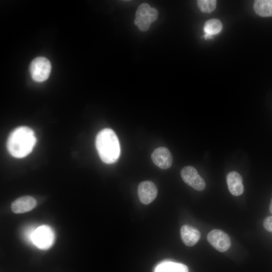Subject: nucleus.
Wrapping results in <instances>:
<instances>
[{
	"label": "nucleus",
	"instance_id": "obj_7",
	"mask_svg": "<svg viewBox=\"0 0 272 272\" xmlns=\"http://www.w3.org/2000/svg\"><path fill=\"white\" fill-rule=\"evenodd\" d=\"M180 174L184 182L195 190L202 191L205 189V182L195 168L185 166L181 170Z\"/></svg>",
	"mask_w": 272,
	"mask_h": 272
},
{
	"label": "nucleus",
	"instance_id": "obj_8",
	"mask_svg": "<svg viewBox=\"0 0 272 272\" xmlns=\"http://www.w3.org/2000/svg\"><path fill=\"white\" fill-rule=\"evenodd\" d=\"M157 193L155 184L151 181L141 182L138 186V196L141 202L144 205L152 202L156 198Z\"/></svg>",
	"mask_w": 272,
	"mask_h": 272
},
{
	"label": "nucleus",
	"instance_id": "obj_15",
	"mask_svg": "<svg viewBox=\"0 0 272 272\" xmlns=\"http://www.w3.org/2000/svg\"><path fill=\"white\" fill-rule=\"evenodd\" d=\"M222 29V24L219 20L211 19L208 20L206 22L203 27L205 38L207 39L212 35L219 33Z\"/></svg>",
	"mask_w": 272,
	"mask_h": 272
},
{
	"label": "nucleus",
	"instance_id": "obj_14",
	"mask_svg": "<svg viewBox=\"0 0 272 272\" xmlns=\"http://www.w3.org/2000/svg\"><path fill=\"white\" fill-rule=\"evenodd\" d=\"M253 8L255 12L261 17H272V0L255 1Z\"/></svg>",
	"mask_w": 272,
	"mask_h": 272
},
{
	"label": "nucleus",
	"instance_id": "obj_13",
	"mask_svg": "<svg viewBox=\"0 0 272 272\" xmlns=\"http://www.w3.org/2000/svg\"><path fill=\"white\" fill-rule=\"evenodd\" d=\"M155 272H188V268L180 263L165 261L159 264Z\"/></svg>",
	"mask_w": 272,
	"mask_h": 272
},
{
	"label": "nucleus",
	"instance_id": "obj_16",
	"mask_svg": "<svg viewBox=\"0 0 272 272\" xmlns=\"http://www.w3.org/2000/svg\"><path fill=\"white\" fill-rule=\"evenodd\" d=\"M197 6L199 10L203 13H210L216 9L217 1L215 0H199Z\"/></svg>",
	"mask_w": 272,
	"mask_h": 272
},
{
	"label": "nucleus",
	"instance_id": "obj_11",
	"mask_svg": "<svg viewBox=\"0 0 272 272\" xmlns=\"http://www.w3.org/2000/svg\"><path fill=\"white\" fill-rule=\"evenodd\" d=\"M227 184L230 193L234 196L241 195L244 191L241 176L236 171L229 173L226 177Z\"/></svg>",
	"mask_w": 272,
	"mask_h": 272
},
{
	"label": "nucleus",
	"instance_id": "obj_2",
	"mask_svg": "<svg viewBox=\"0 0 272 272\" xmlns=\"http://www.w3.org/2000/svg\"><path fill=\"white\" fill-rule=\"evenodd\" d=\"M96 149L101 160L106 164L116 162L120 155V148L118 138L110 128L101 130L97 135Z\"/></svg>",
	"mask_w": 272,
	"mask_h": 272
},
{
	"label": "nucleus",
	"instance_id": "obj_18",
	"mask_svg": "<svg viewBox=\"0 0 272 272\" xmlns=\"http://www.w3.org/2000/svg\"><path fill=\"white\" fill-rule=\"evenodd\" d=\"M269 211H270V212L272 214V198L271 199L270 205H269Z\"/></svg>",
	"mask_w": 272,
	"mask_h": 272
},
{
	"label": "nucleus",
	"instance_id": "obj_5",
	"mask_svg": "<svg viewBox=\"0 0 272 272\" xmlns=\"http://www.w3.org/2000/svg\"><path fill=\"white\" fill-rule=\"evenodd\" d=\"M54 237L51 228L47 225H42L35 229L32 237V242L39 248L47 249L52 244Z\"/></svg>",
	"mask_w": 272,
	"mask_h": 272
},
{
	"label": "nucleus",
	"instance_id": "obj_6",
	"mask_svg": "<svg viewBox=\"0 0 272 272\" xmlns=\"http://www.w3.org/2000/svg\"><path fill=\"white\" fill-rule=\"evenodd\" d=\"M209 243L218 251L223 252L231 246V240L228 235L219 229H214L208 234Z\"/></svg>",
	"mask_w": 272,
	"mask_h": 272
},
{
	"label": "nucleus",
	"instance_id": "obj_10",
	"mask_svg": "<svg viewBox=\"0 0 272 272\" xmlns=\"http://www.w3.org/2000/svg\"><path fill=\"white\" fill-rule=\"evenodd\" d=\"M36 205V199L32 196L26 195L14 200L11 204V210L16 214L24 213L32 210Z\"/></svg>",
	"mask_w": 272,
	"mask_h": 272
},
{
	"label": "nucleus",
	"instance_id": "obj_12",
	"mask_svg": "<svg viewBox=\"0 0 272 272\" xmlns=\"http://www.w3.org/2000/svg\"><path fill=\"white\" fill-rule=\"evenodd\" d=\"M180 235L182 242L188 246L195 245L200 237V232L197 229L187 225L182 226Z\"/></svg>",
	"mask_w": 272,
	"mask_h": 272
},
{
	"label": "nucleus",
	"instance_id": "obj_9",
	"mask_svg": "<svg viewBox=\"0 0 272 272\" xmlns=\"http://www.w3.org/2000/svg\"><path fill=\"white\" fill-rule=\"evenodd\" d=\"M154 164L162 169L170 168L172 163V156L169 150L165 147L155 149L151 155Z\"/></svg>",
	"mask_w": 272,
	"mask_h": 272
},
{
	"label": "nucleus",
	"instance_id": "obj_4",
	"mask_svg": "<svg viewBox=\"0 0 272 272\" xmlns=\"http://www.w3.org/2000/svg\"><path fill=\"white\" fill-rule=\"evenodd\" d=\"M51 70V65L49 60L42 56L34 58L29 67L32 78L38 82L46 80L50 75Z\"/></svg>",
	"mask_w": 272,
	"mask_h": 272
},
{
	"label": "nucleus",
	"instance_id": "obj_17",
	"mask_svg": "<svg viewBox=\"0 0 272 272\" xmlns=\"http://www.w3.org/2000/svg\"><path fill=\"white\" fill-rule=\"evenodd\" d=\"M263 227L266 230L272 233V216H268L265 218L263 221Z\"/></svg>",
	"mask_w": 272,
	"mask_h": 272
},
{
	"label": "nucleus",
	"instance_id": "obj_3",
	"mask_svg": "<svg viewBox=\"0 0 272 272\" xmlns=\"http://www.w3.org/2000/svg\"><path fill=\"white\" fill-rule=\"evenodd\" d=\"M157 10L151 8L147 3H143L139 6L136 11L134 24L139 29L145 31L149 29L152 22L157 19Z\"/></svg>",
	"mask_w": 272,
	"mask_h": 272
},
{
	"label": "nucleus",
	"instance_id": "obj_1",
	"mask_svg": "<svg viewBox=\"0 0 272 272\" xmlns=\"http://www.w3.org/2000/svg\"><path fill=\"white\" fill-rule=\"evenodd\" d=\"M36 141L35 133L31 128L20 126L15 128L9 135L7 147L12 156L22 158L32 152Z\"/></svg>",
	"mask_w": 272,
	"mask_h": 272
}]
</instances>
